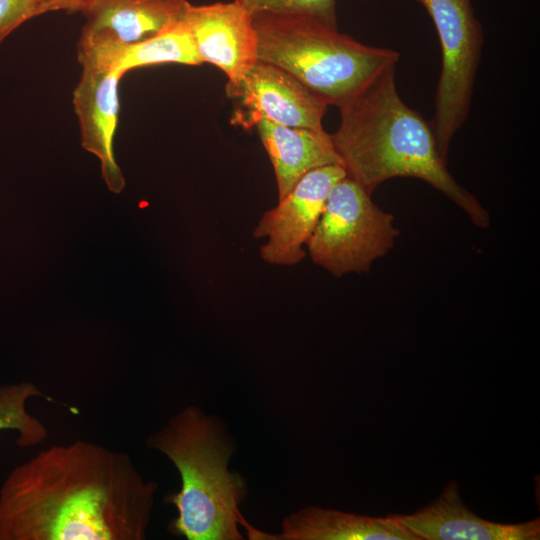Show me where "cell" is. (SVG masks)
I'll return each mask as SVG.
<instances>
[{"mask_svg":"<svg viewBox=\"0 0 540 540\" xmlns=\"http://www.w3.org/2000/svg\"><path fill=\"white\" fill-rule=\"evenodd\" d=\"M157 489L126 453L52 445L3 480L0 540H143Z\"/></svg>","mask_w":540,"mask_h":540,"instance_id":"6da1fadb","label":"cell"},{"mask_svg":"<svg viewBox=\"0 0 540 540\" xmlns=\"http://www.w3.org/2000/svg\"><path fill=\"white\" fill-rule=\"evenodd\" d=\"M339 109L332 141L347 176L366 192L391 178H418L463 209L474 225L489 226L488 212L448 171L432 125L399 96L395 67Z\"/></svg>","mask_w":540,"mask_h":540,"instance_id":"7a4b0ae2","label":"cell"},{"mask_svg":"<svg viewBox=\"0 0 540 540\" xmlns=\"http://www.w3.org/2000/svg\"><path fill=\"white\" fill-rule=\"evenodd\" d=\"M147 447L176 467L181 488L167 495L177 510L169 530L188 540H241L239 506L246 497L245 480L228 470L233 454L223 425L199 407L173 415L146 440Z\"/></svg>","mask_w":540,"mask_h":540,"instance_id":"3957f363","label":"cell"},{"mask_svg":"<svg viewBox=\"0 0 540 540\" xmlns=\"http://www.w3.org/2000/svg\"><path fill=\"white\" fill-rule=\"evenodd\" d=\"M253 25L258 60L283 69L338 108L400 58L395 50L360 43L310 15L257 13Z\"/></svg>","mask_w":540,"mask_h":540,"instance_id":"277c9868","label":"cell"},{"mask_svg":"<svg viewBox=\"0 0 540 540\" xmlns=\"http://www.w3.org/2000/svg\"><path fill=\"white\" fill-rule=\"evenodd\" d=\"M398 235L393 215L345 176L331 190L306 246L316 265L340 277L369 271L374 260L393 248Z\"/></svg>","mask_w":540,"mask_h":540,"instance_id":"5b68a950","label":"cell"},{"mask_svg":"<svg viewBox=\"0 0 540 540\" xmlns=\"http://www.w3.org/2000/svg\"><path fill=\"white\" fill-rule=\"evenodd\" d=\"M431 17L441 46V72L432 128L441 157L465 123L481 58L483 31L472 0H416Z\"/></svg>","mask_w":540,"mask_h":540,"instance_id":"8992f818","label":"cell"},{"mask_svg":"<svg viewBox=\"0 0 540 540\" xmlns=\"http://www.w3.org/2000/svg\"><path fill=\"white\" fill-rule=\"evenodd\" d=\"M345 176L342 165L318 167L306 173L278 204L265 211L253 231L266 238L260 256L268 264L294 266L306 256V246L316 228L333 187Z\"/></svg>","mask_w":540,"mask_h":540,"instance_id":"52a82bcc","label":"cell"},{"mask_svg":"<svg viewBox=\"0 0 540 540\" xmlns=\"http://www.w3.org/2000/svg\"><path fill=\"white\" fill-rule=\"evenodd\" d=\"M237 102L231 123L250 129L260 120L322 130L328 104L283 69L258 60L237 83L226 85Z\"/></svg>","mask_w":540,"mask_h":540,"instance_id":"ba28073f","label":"cell"},{"mask_svg":"<svg viewBox=\"0 0 540 540\" xmlns=\"http://www.w3.org/2000/svg\"><path fill=\"white\" fill-rule=\"evenodd\" d=\"M186 0H90L81 12L78 57L119 64L126 46L183 18Z\"/></svg>","mask_w":540,"mask_h":540,"instance_id":"9c48e42d","label":"cell"},{"mask_svg":"<svg viewBox=\"0 0 540 540\" xmlns=\"http://www.w3.org/2000/svg\"><path fill=\"white\" fill-rule=\"evenodd\" d=\"M183 20L202 62L219 68L227 83L240 81L258 61L253 15L237 1L187 2Z\"/></svg>","mask_w":540,"mask_h":540,"instance_id":"30bf717a","label":"cell"},{"mask_svg":"<svg viewBox=\"0 0 540 540\" xmlns=\"http://www.w3.org/2000/svg\"><path fill=\"white\" fill-rule=\"evenodd\" d=\"M80 64L82 73L73 93V105L82 146L101 161L102 176L109 190L120 193L125 180L115 161L113 140L118 125V86L122 76L111 66Z\"/></svg>","mask_w":540,"mask_h":540,"instance_id":"8fae6325","label":"cell"},{"mask_svg":"<svg viewBox=\"0 0 540 540\" xmlns=\"http://www.w3.org/2000/svg\"><path fill=\"white\" fill-rule=\"evenodd\" d=\"M418 540H539L540 519L497 523L483 519L463 502L451 481L432 503L412 514H392Z\"/></svg>","mask_w":540,"mask_h":540,"instance_id":"7c38bea8","label":"cell"},{"mask_svg":"<svg viewBox=\"0 0 540 540\" xmlns=\"http://www.w3.org/2000/svg\"><path fill=\"white\" fill-rule=\"evenodd\" d=\"M251 539L271 540H418L392 514L371 517L310 506L288 515L279 534L250 527Z\"/></svg>","mask_w":540,"mask_h":540,"instance_id":"4fadbf2b","label":"cell"},{"mask_svg":"<svg viewBox=\"0 0 540 540\" xmlns=\"http://www.w3.org/2000/svg\"><path fill=\"white\" fill-rule=\"evenodd\" d=\"M271 160L278 192L283 198L309 171L342 165L331 134L324 129L291 127L260 120L254 126Z\"/></svg>","mask_w":540,"mask_h":540,"instance_id":"5bb4252c","label":"cell"},{"mask_svg":"<svg viewBox=\"0 0 540 540\" xmlns=\"http://www.w3.org/2000/svg\"><path fill=\"white\" fill-rule=\"evenodd\" d=\"M163 63L197 66L203 62L183 18L166 25L153 36L124 48L118 64L121 76L130 70Z\"/></svg>","mask_w":540,"mask_h":540,"instance_id":"9a60e30c","label":"cell"},{"mask_svg":"<svg viewBox=\"0 0 540 540\" xmlns=\"http://www.w3.org/2000/svg\"><path fill=\"white\" fill-rule=\"evenodd\" d=\"M34 397L50 399L33 382L0 385V433L15 432V443L20 448L35 447L48 437L46 425L27 410V402Z\"/></svg>","mask_w":540,"mask_h":540,"instance_id":"2e32d148","label":"cell"},{"mask_svg":"<svg viewBox=\"0 0 540 540\" xmlns=\"http://www.w3.org/2000/svg\"><path fill=\"white\" fill-rule=\"evenodd\" d=\"M252 15L257 13L304 14L337 26V0H235Z\"/></svg>","mask_w":540,"mask_h":540,"instance_id":"e0dca14e","label":"cell"},{"mask_svg":"<svg viewBox=\"0 0 540 540\" xmlns=\"http://www.w3.org/2000/svg\"><path fill=\"white\" fill-rule=\"evenodd\" d=\"M44 13L46 0H0V44L23 23Z\"/></svg>","mask_w":540,"mask_h":540,"instance_id":"ac0fdd59","label":"cell"},{"mask_svg":"<svg viewBox=\"0 0 540 540\" xmlns=\"http://www.w3.org/2000/svg\"><path fill=\"white\" fill-rule=\"evenodd\" d=\"M90 0H46V11L82 12Z\"/></svg>","mask_w":540,"mask_h":540,"instance_id":"d6986e66","label":"cell"}]
</instances>
